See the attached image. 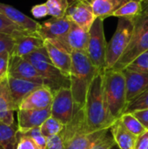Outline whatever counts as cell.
<instances>
[{
  "mask_svg": "<svg viewBox=\"0 0 148 149\" xmlns=\"http://www.w3.org/2000/svg\"><path fill=\"white\" fill-rule=\"evenodd\" d=\"M85 1H87V2H89V3H90V2H91L92 0H85Z\"/></svg>",
  "mask_w": 148,
  "mask_h": 149,
  "instance_id": "43",
  "label": "cell"
},
{
  "mask_svg": "<svg viewBox=\"0 0 148 149\" xmlns=\"http://www.w3.org/2000/svg\"><path fill=\"white\" fill-rule=\"evenodd\" d=\"M0 33L10 35L13 38L23 34H32L19 27L17 24H16L14 22H12L10 19H9L6 16H4L2 13H0Z\"/></svg>",
  "mask_w": 148,
  "mask_h": 149,
  "instance_id": "27",
  "label": "cell"
},
{
  "mask_svg": "<svg viewBox=\"0 0 148 149\" xmlns=\"http://www.w3.org/2000/svg\"><path fill=\"white\" fill-rule=\"evenodd\" d=\"M45 3L50 16L56 18L65 17L69 6L68 0H47Z\"/></svg>",
  "mask_w": 148,
  "mask_h": 149,
  "instance_id": "29",
  "label": "cell"
},
{
  "mask_svg": "<svg viewBox=\"0 0 148 149\" xmlns=\"http://www.w3.org/2000/svg\"><path fill=\"white\" fill-rule=\"evenodd\" d=\"M9 76L16 79L29 80L40 85H44V79L34 67V65L26 58L16 55H10Z\"/></svg>",
  "mask_w": 148,
  "mask_h": 149,
  "instance_id": "11",
  "label": "cell"
},
{
  "mask_svg": "<svg viewBox=\"0 0 148 149\" xmlns=\"http://www.w3.org/2000/svg\"><path fill=\"white\" fill-rule=\"evenodd\" d=\"M143 11V3L141 0H129L124 3L120 9H118L113 17H126L132 20H135L139 17Z\"/></svg>",
  "mask_w": 148,
  "mask_h": 149,
  "instance_id": "25",
  "label": "cell"
},
{
  "mask_svg": "<svg viewBox=\"0 0 148 149\" xmlns=\"http://www.w3.org/2000/svg\"><path fill=\"white\" fill-rule=\"evenodd\" d=\"M72 58L70 88L75 103L79 107H84L89 87L95 77L101 72L92 63L85 52H72Z\"/></svg>",
  "mask_w": 148,
  "mask_h": 149,
  "instance_id": "2",
  "label": "cell"
},
{
  "mask_svg": "<svg viewBox=\"0 0 148 149\" xmlns=\"http://www.w3.org/2000/svg\"><path fill=\"white\" fill-rule=\"evenodd\" d=\"M17 113V128L19 132H25L32 128L40 127L51 116V107L42 110H22Z\"/></svg>",
  "mask_w": 148,
  "mask_h": 149,
  "instance_id": "12",
  "label": "cell"
},
{
  "mask_svg": "<svg viewBox=\"0 0 148 149\" xmlns=\"http://www.w3.org/2000/svg\"><path fill=\"white\" fill-rule=\"evenodd\" d=\"M142 1V3H143V5L144 4H146L147 3H148V0H141Z\"/></svg>",
  "mask_w": 148,
  "mask_h": 149,
  "instance_id": "42",
  "label": "cell"
},
{
  "mask_svg": "<svg viewBox=\"0 0 148 149\" xmlns=\"http://www.w3.org/2000/svg\"><path fill=\"white\" fill-rule=\"evenodd\" d=\"M110 149H120V148H119V147L117 146V144H115V145H114L113 147H112V148H111Z\"/></svg>",
  "mask_w": 148,
  "mask_h": 149,
  "instance_id": "41",
  "label": "cell"
},
{
  "mask_svg": "<svg viewBox=\"0 0 148 149\" xmlns=\"http://www.w3.org/2000/svg\"><path fill=\"white\" fill-rule=\"evenodd\" d=\"M14 45L15 40L11 36L4 33H0V53L8 52L11 54Z\"/></svg>",
  "mask_w": 148,
  "mask_h": 149,
  "instance_id": "35",
  "label": "cell"
},
{
  "mask_svg": "<svg viewBox=\"0 0 148 149\" xmlns=\"http://www.w3.org/2000/svg\"><path fill=\"white\" fill-rule=\"evenodd\" d=\"M134 29L148 30V12L142 13L134 20Z\"/></svg>",
  "mask_w": 148,
  "mask_h": 149,
  "instance_id": "37",
  "label": "cell"
},
{
  "mask_svg": "<svg viewBox=\"0 0 148 149\" xmlns=\"http://www.w3.org/2000/svg\"><path fill=\"white\" fill-rule=\"evenodd\" d=\"M16 149H44L33 139L29 136L21 134L18 132V142Z\"/></svg>",
  "mask_w": 148,
  "mask_h": 149,
  "instance_id": "33",
  "label": "cell"
},
{
  "mask_svg": "<svg viewBox=\"0 0 148 149\" xmlns=\"http://www.w3.org/2000/svg\"><path fill=\"white\" fill-rule=\"evenodd\" d=\"M133 113L140 121V123L143 125L146 130H148V109L136 111V112H133Z\"/></svg>",
  "mask_w": 148,
  "mask_h": 149,
  "instance_id": "39",
  "label": "cell"
},
{
  "mask_svg": "<svg viewBox=\"0 0 148 149\" xmlns=\"http://www.w3.org/2000/svg\"><path fill=\"white\" fill-rule=\"evenodd\" d=\"M19 132V131H18ZM21 134L26 135L31 137V139H33L41 148L44 149H47V138H45L40 130V127H36V128H32L30 129L28 131L25 132H19Z\"/></svg>",
  "mask_w": 148,
  "mask_h": 149,
  "instance_id": "32",
  "label": "cell"
},
{
  "mask_svg": "<svg viewBox=\"0 0 148 149\" xmlns=\"http://www.w3.org/2000/svg\"><path fill=\"white\" fill-rule=\"evenodd\" d=\"M0 13L6 16L9 19H10L24 31L39 36L41 24L26 16L24 13L21 12L13 6L0 3Z\"/></svg>",
  "mask_w": 148,
  "mask_h": 149,
  "instance_id": "15",
  "label": "cell"
},
{
  "mask_svg": "<svg viewBox=\"0 0 148 149\" xmlns=\"http://www.w3.org/2000/svg\"><path fill=\"white\" fill-rule=\"evenodd\" d=\"M72 22L66 17L51 19L41 24L39 36L44 40L51 41L65 49V40L71 29Z\"/></svg>",
  "mask_w": 148,
  "mask_h": 149,
  "instance_id": "8",
  "label": "cell"
},
{
  "mask_svg": "<svg viewBox=\"0 0 148 149\" xmlns=\"http://www.w3.org/2000/svg\"><path fill=\"white\" fill-rule=\"evenodd\" d=\"M17 111L9 88L8 78H6L0 81V122L6 125H13V113Z\"/></svg>",
  "mask_w": 148,
  "mask_h": 149,
  "instance_id": "18",
  "label": "cell"
},
{
  "mask_svg": "<svg viewBox=\"0 0 148 149\" xmlns=\"http://www.w3.org/2000/svg\"><path fill=\"white\" fill-rule=\"evenodd\" d=\"M104 20L97 17L89 31L86 55L92 63L101 72L106 71V54L107 42L104 31Z\"/></svg>",
  "mask_w": 148,
  "mask_h": 149,
  "instance_id": "6",
  "label": "cell"
},
{
  "mask_svg": "<svg viewBox=\"0 0 148 149\" xmlns=\"http://www.w3.org/2000/svg\"><path fill=\"white\" fill-rule=\"evenodd\" d=\"M31 12L35 18H43V17H46L47 15H49L48 7L46 5V3L34 5L31 8Z\"/></svg>",
  "mask_w": 148,
  "mask_h": 149,
  "instance_id": "36",
  "label": "cell"
},
{
  "mask_svg": "<svg viewBox=\"0 0 148 149\" xmlns=\"http://www.w3.org/2000/svg\"><path fill=\"white\" fill-rule=\"evenodd\" d=\"M103 93L111 117L118 120L128 104L126 79L122 71L110 69L103 72Z\"/></svg>",
  "mask_w": 148,
  "mask_h": 149,
  "instance_id": "3",
  "label": "cell"
},
{
  "mask_svg": "<svg viewBox=\"0 0 148 149\" xmlns=\"http://www.w3.org/2000/svg\"><path fill=\"white\" fill-rule=\"evenodd\" d=\"M69 6L65 17L86 31H89L97 17L91 3L85 0H68Z\"/></svg>",
  "mask_w": 148,
  "mask_h": 149,
  "instance_id": "10",
  "label": "cell"
},
{
  "mask_svg": "<svg viewBox=\"0 0 148 149\" xmlns=\"http://www.w3.org/2000/svg\"><path fill=\"white\" fill-rule=\"evenodd\" d=\"M84 112L86 124L92 132L110 129L117 121L113 120L107 109L103 93V72L98 74L87 92Z\"/></svg>",
  "mask_w": 148,
  "mask_h": 149,
  "instance_id": "1",
  "label": "cell"
},
{
  "mask_svg": "<svg viewBox=\"0 0 148 149\" xmlns=\"http://www.w3.org/2000/svg\"><path fill=\"white\" fill-rule=\"evenodd\" d=\"M129 0H92V10L97 17L103 19L113 17V14Z\"/></svg>",
  "mask_w": 148,
  "mask_h": 149,
  "instance_id": "23",
  "label": "cell"
},
{
  "mask_svg": "<svg viewBox=\"0 0 148 149\" xmlns=\"http://www.w3.org/2000/svg\"><path fill=\"white\" fill-rule=\"evenodd\" d=\"M88 41L89 31H85L72 22V26L65 40V50L70 53L72 52H82L86 53Z\"/></svg>",
  "mask_w": 148,
  "mask_h": 149,
  "instance_id": "20",
  "label": "cell"
},
{
  "mask_svg": "<svg viewBox=\"0 0 148 149\" xmlns=\"http://www.w3.org/2000/svg\"><path fill=\"white\" fill-rule=\"evenodd\" d=\"M124 127L136 136H140L147 130L133 113H125L119 119Z\"/></svg>",
  "mask_w": 148,
  "mask_h": 149,
  "instance_id": "26",
  "label": "cell"
},
{
  "mask_svg": "<svg viewBox=\"0 0 148 149\" xmlns=\"http://www.w3.org/2000/svg\"><path fill=\"white\" fill-rule=\"evenodd\" d=\"M126 69L139 72L148 73V50L136 58Z\"/></svg>",
  "mask_w": 148,
  "mask_h": 149,
  "instance_id": "31",
  "label": "cell"
},
{
  "mask_svg": "<svg viewBox=\"0 0 148 149\" xmlns=\"http://www.w3.org/2000/svg\"><path fill=\"white\" fill-rule=\"evenodd\" d=\"M122 72L126 79V100L129 103L148 89V73L128 69H124Z\"/></svg>",
  "mask_w": 148,
  "mask_h": 149,
  "instance_id": "14",
  "label": "cell"
},
{
  "mask_svg": "<svg viewBox=\"0 0 148 149\" xmlns=\"http://www.w3.org/2000/svg\"><path fill=\"white\" fill-rule=\"evenodd\" d=\"M64 127L65 125L61 121L51 116L43 123V125L40 127V130L42 134L48 139L60 134Z\"/></svg>",
  "mask_w": 148,
  "mask_h": 149,
  "instance_id": "28",
  "label": "cell"
},
{
  "mask_svg": "<svg viewBox=\"0 0 148 149\" xmlns=\"http://www.w3.org/2000/svg\"><path fill=\"white\" fill-rule=\"evenodd\" d=\"M24 58L34 65L44 79V86H48L54 93L61 88L70 87V78L53 65L44 46L24 57Z\"/></svg>",
  "mask_w": 148,
  "mask_h": 149,
  "instance_id": "4",
  "label": "cell"
},
{
  "mask_svg": "<svg viewBox=\"0 0 148 149\" xmlns=\"http://www.w3.org/2000/svg\"><path fill=\"white\" fill-rule=\"evenodd\" d=\"M148 50V30L134 29L133 38L125 52L112 68L116 71H123L136 58Z\"/></svg>",
  "mask_w": 148,
  "mask_h": 149,
  "instance_id": "9",
  "label": "cell"
},
{
  "mask_svg": "<svg viewBox=\"0 0 148 149\" xmlns=\"http://www.w3.org/2000/svg\"><path fill=\"white\" fill-rule=\"evenodd\" d=\"M10 53L8 52L0 53V81L8 78Z\"/></svg>",
  "mask_w": 148,
  "mask_h": 149,
  "instance_id": "34",
  "label": "cell"
},
{
  "mask_svg": "<svg viewBox=\"0 0 148 149\" xmlns=\"http://www.w3.org/2000/svg\"><path fill=\"white\" fill-rule=\"evenodd\" d=\"M109 132L110 129H104L79 134L66 144L65 149H92Z\"/></svg>",
  "mask_w": 148,
  "mask_h": 149,
  "instance_id": "21",
  "label": "cell"
},
{
  "mask_svg": "<svg viewBox=\"0 0 148 149\" xmlns=\"http://www.w3.org/2000/svg\"><path fill=\"white\" fill-rule=\"evenodd\" d=\"M134 149H148V130L138 136Z\"/></svg>",
  "mask_w": 148,
  "mask_h": 149,
  "instance_id": "38",
  "label": "cell"
},
{
  "mask_svg": "<svg viewBox=\"0 0 148 149\" xmlns=\"http://www.w3.org/2000/svg\"><path fill=\"white\" fill-rule=\"evenodd\" d=\"M14 40L15 45L10 55L23 58L44 46V40L35 34H23L14 38Z\"/></svg>",
  "mask_w": 148,
  "mask_h": 149,
  "instance_id": "17",
  "label": "cell"
},
{
  "mask_svg": "<svg viewBox=\"0 0 148 149\" xmlns=\"http://www.w3.org/2000/svg\"><path fill=\"white\" fill-rule=\"evenodd\" d=\"M18 142L17 126L0 122V149H16Z\"/></svg>",
  "mask_w": 148,
  "mask_h": 149,
  "instance_id": "24",
  "label": "cell"
},
{
  "mask_svg": "<svg viewBox=\"0 0 148 149\" xmlns=\"http://www.w3.org/2000/svg\"><path fill=\"white\" fill-rule=\"evenodd\" d=\"M145 109H148V89L127 104L125 113H133Z\"/></svg>",
  "mask_w": 148,
  "mask_h": 149,
  "instance_id": "30",
  "label": "cell"
},
{
  "mask_svg": "<svg viewBox=\"0 0 148 149\" xmlns=\"http://www.w3.org/2000/svg\"><path fill=\"white\" fill-rule=\"evenodd\" d=\"M134 32V20L120 17L116 31L109 43L106 54V71L113 68L129 45Z\"/></svg>",
  "mask_w": 148,
  "mask_h": 149,
  "instance_id": "5",
  "label": "cell"
},
{
  "mask_svg": "<svg viewBox=\"0 0 148 149\" xmlns=\"http://www.w3.org/2000/svg\"><path fill=\"white\" fill-rule=\"evenodd\" d=\"M148 12V3L143 5V11L142 13H147Z\"/></svg>",
  "mask_w": 148,
  "mask_h": 149,
  "instance_id": "40",
  "label": "cell"
},
{
  "mask_svg": "<svg viewBox=\"0 0 148 149\" xmlns=\"http://www.w3.org/2000/svg\"><path fill=\"white\" fill-rule=\"evenodd\" d=\"M54 93L46 86H41L29 94L19 106L22 110H42L51 107Z\"/></svg>",
  "mask_w": 148,
  "mask_h": 149,
  "instance_id": "13",
  "label": "cell"
},
{
  "mask_svg": "<svg viewBox=\"0 0 148 149\" xmlns=\"http://www.w3.org/2000/svg\"><path fill=\"white\" fill-rule=\"evenodd\" d=\"M44 47L46 48L48 55L53 65L65 75L70 78L72 63V53L67 52L63 47L48 40H44Z\"/></svg>",
  "mask_w": 148,
  "mask_h": 149,
  "instance_id": "16",
  "label": "cell"
},
{
  "mask_svg": "<svg viewBox=\"0 0 148 149\" xmlns=\"http://www.w3.org/2000/svg\"><path fill=\"white\" fill-rule=\"evenodd\" d=\"M77 104L70 87L61 88L54 93L53 101L51 107V116L61 121L65 126L73 118Z\"/></svg>",
  "mask_w": 148,
  "mask_h": 149,
  "instance_id": "7",
  "label": "cell"
},
{
  "mask_svg": "<svg viewBox=\"0 0 148 149\" xmlns=\"http://www.w3.org/2000/svg\"><path fill=\"white\" fill-rule=\"evenodd\" d=\"M115 143L120 149H134L138 136L127 130L124 125L118 120L110 128Z\"/></svg>",
  "mask_w": 148,
  "mask_h": 149,
  "instance_id": "22",
  "label": "cell"
},
{
  "mask_svg": "<svg viewBox=\"0 0 148 149\" xmlns=\"http://www.w3.org/2000/svg\"><path fill=\"white\" fill-rule=\"evenodd\" d=\"M8 84L17 110H18L19 106L29 94H31L33 91H35L41 86H44L29 80L16 79L10 76L8 77Z\"/></svg>",
  "mask_w": 148,
  "mask_h": 149,
  "instance_id": "19",
  "label": "cell"
}]
</instances>
